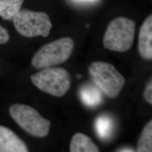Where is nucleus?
<instances>
[{"instance_id": "obj_1", "label": "nucleus", "mask_w": 152, "mask_h": 152, "mask_svg": "<svg viewBox=\"0 0 152 152\" xmlns=\"http://www.w3.org/2000/svg\"><path fill=\"white\" fill-rule=\"evenodd\" d=\"M136 23L124 16H118L109 23L103 37L104 47L113 51L125 52L132 46Z\"/></svg>"}, {"instance_id": "obj_2", "label": "nucleus", "mask_w": 152, "mask_h": 152, "mask_svg": "<svg viewBox=\"0 0 152 152\" xmlns=\"http://www.w3.org/2000/svg\"><path fill=\"white\" fill-rule=\"evenodd\" d=\"M75 44L72 38L64 37L46 44L34 54L32 65L44 69L60 64L68 60L73 53Z\"/></svg>"}, {"instance_id": "obj_3", "label": "nucleus", "mask_w": 152, "mask_h": 152, "mask_svg": "<svg viewBox=\"0 0 152 152\" xmlns=\"http://www.w3.org/2000/svg\"><path fill=\"white\" fill-rule=\"evenodd\" d=\"M88 72L96 86L109 98L118 96L125 79L114 65L105 61H94L88 67Z\"/></svg>"}, {"instance_id": "obj_4", "label": "nucleus", "mask_w": 152, "mask_h": 152, "mask_svg": "<svg viewBox=\"0 0 152 152\" xmlns=\"http://www.w3.org/2000/svg\"><path fill=\"white\" fill-rule=\"evenodd\" d=\"M16 31L23 36L32 38L48 37L53 25L49 15L42 11L23 9L12 19Z\"/></svg>"}, {"instance_id": "obj_5", "label": "nucleus", "mask_w": 152, "mask_h": 152, "mask_svg": "<svg viewBox=\"0 0 152 152\" xmlns=\"http://www.w3.org/2000/svg\"><path fill=\"white\" fill-rule=\"evenodd\" d=\"M31 79L40 90L56 97L64 96L71 86L70 75L63 68H44L32 75Z\"/></svg>"}, {"instance_id": "obj_6", "label": "nucleus", "mask_w": 152, "mask_h": 152, "mask_svg": "<svg viewBox=\"0 0 152 152\" xmlns=\"http://www.w3.org/2000/svg\"><path fill=\"white\" fill-rule=\"evenodd\" d=\"M9 112L16 124L30 135L38 137L48 135L51 122L36 109L26 104H15L10 107Z\"/></svg>"}, {"instance_id": "obj_7", "label": "nucleus", "mask_w": 152, "mask_h": 152, "mask_svg": "<svg viewBox=\"0 0 152 152\" xmlns=\"http://www.w3.org/2000/svg\"><path fill=\"white\" fill-rule=\"evenodd\" d=\"M28 149L21 139L5 126H0V152H27Z\"/></svg>"}, {"instance_id": "obj_8", "label": "nucleus", "mask_w": 152, "mask_h": 152, "mask_svg": "<svg viewBox=\"0 0 152 152\" xmlns=\"http://www.w3.org/2000/svg\"><path fill=\"white\" fill-rule=\"evenodd\" d=\"M138 49L140 54L144 59H152V15L148 16L141 25L138 38Z\"/></svg>"}, {"instance_id": "obj_9", "label": "nucleus", "mask_w": 152, "mask_h": 152, "mask_svg": "<svg viewBox=\"0 0 152 152\" xmlns=\"http://www.w3.org/2000/svg\"><path fill=\"white\" fill-rule=\"evenodd\" d=\"M69 151L71 152H98L99 149L92 140L84 134L78 132L71 139Z\"/></svg>"}, {"instance_id": "obj_10", "label": "nucleus", "mask_w": 152, "mask_h": 152, "mask_svg": "<svg viewBox=\"0 0 152 152\" xmlns=\"http://www.w3.org/2000/svg\"><path fill=\"white\" fill-rule=\"evenodd\" d=\"M25 0H0V17L5 20H12L21 10Z\"/></svg>"}, {"instance_id": "obj_11", "label": "nucleus", "mask_w": 152, "mask_h": 152, "mask_svg": "<svg viewBox=\"0 0 152 152\" xmlns=\"http://www.w3.org/2000/svg\"><path fill=\"white\" fill-rule=\"evenodd\" d=\"M98 87L86 86L82 88L80 95L83 103L88 107H95L102 101V94Z\"/></svg>"}, {"instance_id": "obj_12", "label": "nucleus", "mask_w": 152, "mask_h": 152, "mask_svg": "<svg viewBox=\"0 0 152 152\" xmlns=\"http://www.w3.org/2000/svg\"><path fill=\"white\" fill-rule=\"evenodd\" d=\"M137 152H152V121L147 123L137 141Z\"/></svg>"}, {"instance_id": "obj_13", "label": "nucleus", "mask_w": 152, "mask_h": 152, "mask_svg": "<svg viewBox=\"0 0 152 152\" xmlns=\"http://www.w3.org/2000/svg\"><path fill=\"white\" fill-rule=\"evenodd\" d=\"M112 129V123L110 118L102 115L98 117L95 121V130L98 136L105 139L108 138Z\"/></svg>"}, {"instance_id": "obj_14", "label": "nucleus", "mask_w": 152, "mask_h": 152, "mask_svg": "<svg viewBox=\"0 0 152 152\" xmlns=\"http://www.w3.org/2000/svg\"><path fill=\"white\" fill-rule=\"evenodd\" d=\"M10 39V35L5 28L0 24V45L6 44Z\"/></svg>"}, {"instance_id": "obj_15", "label": "nucleus", "mask_w": 152, "mask_h": 152, "mask_svg": "<svg viewBox=\"0 0 152 152\" xmlns=\"http://www.w3.org/2000/svg\"><path fill=\"white\" fill-rule=\"evenodd\" d=\"M144 98L148 103L152 104V81L149 82L144 91Z\"/></svg>"}, {"instance_id": "obj_16", "label": "nucleus", "mask_w": 152, "mask_h": 152, "mask_svg": "<svg viewBox=\"0 0 152 152\" xmlns=\"http://www.w3.org/2000/svg\"><path fill=\"white\" fill-rule=\"evenodd\" d=\"M118 151H119V152H135V151H134V149H131V148H122Z\"/></svg>"}, {"instance_id": "obj_17", "label": "nucleus", "mask_w": 152, "mask_h": 152, "mask_svg": "<svg viewBox=\"0 0 152 152\" xmlns=\"http://www.w3.org/2000/svg\"><path fill=\"white\" fill-rule=\"evenodd\" d=\"M77 78H81V75L80 74H78V75H77Z\"/></svg>"}]
</instances>
